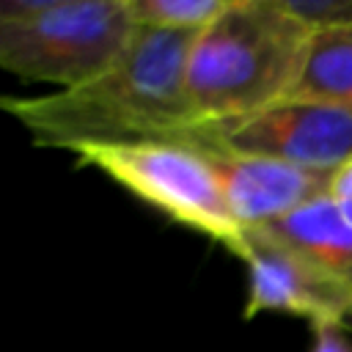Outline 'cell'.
<instances>
[{
  "mask_svg": "<svg viewBox=\"0 0 352 352\" xmlns=\"http://www.w3.org/2000/svg\"><path fill=\"white\" fill-rule=\"evenodd\" d=\"M195 36L138 25L124 52L91 82L41 96H3V110L41 148L179 140L198 124L187 96Z\"/></svg>",
  "mask_w": 352,
  "mask_h": 352,
  "instance_id": "cell-1",
  "label": "cell"
},
{
  "mask_svg": "<svg viewBox=\"0 0 352 352\" xmlns=\"http://www.w3.org/2000/svg\"><path fill=\"white\" fill-rule=\"evenodd\" d=\"M198 146V143H192ZM212 165L226 201L236 223L250 228H264L319 198L327 195L333 170L302 168L270 157L231 154L209 146H198Z\"/></svg>",
  "mask_w": 352,
  "mask_h": 352,
  "instance_id": "cell-7",
  "label": "cell"
},
{
  "mask_svg": "<svg viewBox=\"0 0 352 352\" xmlns=\"http://www.w3.org/2000/svg\"><path fill=\"white\" fill-rule=\"evenodd\" d=\"M311 352H352V341L344 333V324H316Z\"/></svg>",
  "mask_w": 352,
  "mask_h": 352,
  "instance_id": "cell-13",
  "label": "cell"
},
{
  "mask_svg": "<svg viewBox=\"0 0 352 352\" xmlns=\"http://www.w3.org/2000/svg\"><path fill=\"white\" fill-rule=\"evenodd\" d=\"M236 256L248 264L250 280L248 305L242 311L245 319L275 311L302 316L316 327L344 324L352 316V289L264 231H245Z\"/></svg>",
  "mask_w": 352,
  "mask_h": 352,
  "instance_id": "cell-6",
  "label": "cell"
},
{
  "mask_svg": "<svg viewBox=\"0 0 352 352\" xmlns=\"http://www.w3.org/2000/svg\"><path fill=\"white\" fill-rule=\"evenodd\" d=\"M311 36L280 0H231L190 47L187 96L198 124L239 118L286 99Z\"/></svg>",
  "mask_w": 352,
  "mask_h": 352,
  "instance_id": "cell-2",
  "label": "cell"
},
{
  "mask_svg": "<svg viewBox=\"0 0 352 352\" xmlns=\"http://www.w3.org/2000/svg\"><path fill=\"white\" fill-rule=\"evenodd\" d=\"M69 154H74L77 165L104 173L170 223L187 226L239 253L245 228L236 223L204 151L190 140L99 143Z\"/></svg>",
  "mask_w": 352,
  "mask_h": 352,
  "instance_id": "cell-4",
  "label": "cell"
},
{
  "mask_svg": "<svg viewBox=\"0 0 352 352\" xmlns=\"http://www.w3.org/2000/svg\"><path fill=\"white\" fill-rule=\"evenodd\" d=\"M286 99L324 102L352 113V28L314 30L300 77Z\"/></svg>",
  "mask_w": 352,
  "mask_h": 352,
  "instance_id": "cell-9",
  "label": "cell"
},
{
  "mask_svg": "<svg viewBox=\"0 0 352 352\" xmlns=\"http://www.w3.org/2000/svg\"><path fill=\"white\" fill-rule=\"evenodd\" d=\"M179 140L336 170L352 160V113L311 99H280L239 118L195 124Z\"/></svg>",
  "mask_w": 352,
  "mask_h": 352,
  "instance_id": "cell-5",
  "label": "cell"
},
{
  "mask_svg": "<svg viewBox=\"0 0 352 352\" xmlns=\"http://www.w3.org/2000/svg\"><path fill=\"white\" fill-rule=\"evenodd\" d=\"M231 0H129L135 25L173 30V33H201L212 25Z\"/></svg>",
  "mask_w": 352,
  "mask_h": 352,
  "instance_id": "cell-10",
  "label": "cell"
},
{
  "mask_svg": "<svg viewBox=\"0 0 352 352\" xmlns=\"http://www.w3.org/2000/svg\"><path fill=\"white\" fill-rule=\"evenodd\" d=\"M327 198L336 204L338 214L352 226V160L344 162L341 168L333 170V179H330V190H327Z\"/></svg>",
  "mask_w": 352,
  "mask_h": 352,
  "instance_id": "cell-12",
  "label": "cell"
},
{
  "mask_svg": "<svg viewBox=\"0 0 352 352\" xmlns=\"http://www.w3.org/2000/svg\"><path fill=\"white\" fill-rule=\"evenodd\" d=\"M129 0H3L0 66L72 91L102 74L135 33Z\"/></svg>",
  "mask_w": 352,
  "mask_h": 352,
  "instance_id": "cell-3",
  "label": "cell"
},
{
  "mask_svg": "<svg viewBox=\"0 0 352 352\" xmlns=\"http://www.w3.org/2000/svg\"><path fill=\"white\" fill-rule=\"evenodd\" d=\"M280 6L311 33L330 28H352V0H280Z\"/></svg>",
  "mask_w": 352,
  "mask_h": 352,
  "instance_id": "cell-11",
  "label": "cell"
},
{
  "mask_svg": "<svg viewBox=\"0 0 352 352\" xmlns=\"http://www.w3.org/2000/svg\"><path fill=\"white\" fill-rule=\"evenodd\" d=\"M256 231L297 250L330 278L352 289V226L338 214L327 195Z\"/></svg>",
  "mask_w": 352,
  "mask_h": 352,
  "instance_id": "cell-8",
  "label": "cell"
}]
</instances>
